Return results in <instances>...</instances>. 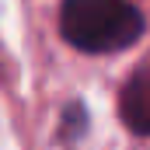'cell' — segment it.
<instances>
[{"label":"cell","instance_id":"3957f363","mask_svg":"<svg viewBox=\"0 0 150 150\" xmlns=\"http://www.w3.org/2000/svg\"><path fill=\"white\" fill-rule=\"evenodd\" d=\"M84 129H87V108L80 105V101H70L67 108H63V126H59V140H80L84 136Z\"/></svg>","mask_w":150,"mask_h":150},{"label":"cell","instance_id":"7a4b0ae2","mask_svg":"<svg viewBox=\"0 0 150 150\" xmlns=\"http://www.w3.org/2000/svg\"><path fill=\"white\" fill-rule=\"evenodd\" d=\"M119 115L136 136H150V67H140L126 80L119 94Z\"/></svg>","mask_w":150,"mask_h":150},{"label":"cell","instance_id":"6da1fadb","mask_svg":"<svg viewBox=\"0 0 150 150\" xmlns=\"http://www.w3.org/2000/svg\"><path fill=\"white\" fill-rule=\"evenodd\" d=\"M147 21L129 0H63L59 35L80 52H119L143 35Z\"/></svg>","mask_w":150,"mask_h":150}]
</instances>
